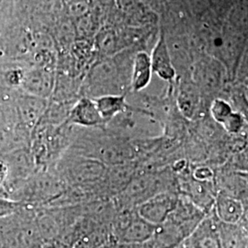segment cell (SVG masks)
<instances>
[{
	"label": "cell",
	"instance_id": "obj_1",
	"mask_svg": "<svg viewBox=\"0 0 248 248\" xmlns=\"http://www.w3.org/2000/svg\"><path fill=\"white\" fill-rule=\"evenodd\" d=\"M71 153L98 160L107 167L133 163L137 152L133 142L112 133L106 127H74L70 147Z\"/></svg>",
	"mask_w": 248,
	"mask_h": 248
},
{
	"label": "cell",
	"instance_id": "obj_2",
	"mask_svg": "<svg viewBox=\"0 0 248 248\" xmlns=\"http://www.w3.org/2000/svg\"><path fill=\"white\" fill-rule=\"evenodd\" d=\"M71 187L95 192L99 199V186L108 167L100 161L66 151L53 168Z\"/></svg>",
	"mask_w": 248,
	"mask_h": 248
},
{
	"label": "cell",
	"instance_id": "obj_3",
	"mask_svg": "<svg viewBox=\"0 0 248 248\" xmlns=\"http://www.w3.org/2000/svg\"><path fill=\"white\" fill-rule=\"evenodd\" d=\"M156 225L144 220L137 209H118L111 229L117 243L144 245L152 238Z\"/></svg>",
	"mask_w": 248,
	"mask_h": 248
},
{
	"label": "cell",
	"instance_id": "obj_4",
	"mask_svg": "<svg viewBox=\"0 0 248 248\" xmlns=\"http://www.w3.org/2000/svg\"><path fill=\"white\" fill-rule=\"evenodd\" d=\"M196 228L169 217L156 225L152 238L144 245L146 248H177L186 242Z\"/></svg>",
	"mask_w": 248,
	"mask_h": 248
},
{
	"label": "cell",
	"instance_id": "obj_5",
	"mask_svg": "<svg viewBox=\"0 0 248 248\" xmlns=\"http://www.w3.org/2000/svg\"><path fill=\"white\" fill-rule=\"evenodd\" d=\"M178 196L177 192H162L141 204L137 212L144 220L158 225L165 222L174 211Z\"/></svg>",
	"mask_w": 248,
	"mask_h": 248
},
{
	"label": "cell",
	"instance_id": "obj_6",
	"mask_svg": "<svg viewBox=\"0 0 248 248\" xmlns=\"http://www.w3.org/2000/svg\"><path fill=\"white\" fill-rule=\"evenodd\" d=\"M66 124L80 128H99L106 123L98 110L94 98L83 97L72 106Z\"/></svg>",
	"mask_w": 248,
	"mask_h": 248
},
{
	"label": "cell",
	"instance_id": "obj_7",
	"mask_svg": "<svg viewBox=\"0 0 248 248\" xmlns=\"http://www.w3.org/2000/svg\"><path fill=\"white\" fill-rule=\"evenodd\" d=\"M186 242L190 248H221L219 220L215 214H207Z\"/></svg>",
	"mask_w": 248,
	"mask_h": 248
},
{
	"label": "cell",
	"instance_id": "obj_8",
	"mask_svg": "<svg viewBox=\"0 0 248 248\" xmlns=\"http://www.w3.org/2000/svg\"><path fill=\"white\" fill-rule=\"evenodd\" d=\"M180 190L191 202L202 209L206 213L214 206L216 197H213L211 181H200L194 177H185L180 181Z\"/></svg>",
	"mask_w": 248,
	"mask_h": 248
},
{
	"label": "cell",
	"instance_id": "obj_9",
	"mask_svg": "<svg viewBox=\"0 0 248 248\" xmlns=\"http://www.w3.org/2000/svg\"><path fill=\"white\" fill-rule=\"evenodd\" d=\"M213 212L220 222L224 223H239L246 213L242 202L224 192L216 196Z\"/></svg>",
	"mask_w": 248,
	"mask_h": 248
},
{
	"label": "cell",
	"instance_id": "obj_10",
	"mask_svg": "<svg viewBox=\"0 0 248 248\" xmlns=\"http://www.w3.org/2000/svg\"><path fill=\"white\" fill-rule=\"evenodd\" d=\"M153 72L161 79L171 81L176 76V70L172 63L169 47L164 32L161 31L159 39L151 53Z\"/></svg>",
	"mask_w": 248,
	"mask_h": 248
},
{
	"label": "cell",
	"instance_id": "obj_11",
	"mask_svg": "<svg viewBox=\"0 0 248 248\" xmlns=\"http://www.w3.org/2000/svg\"><path fill=\"white\" fill-rule=\"evenodd\" d=\"M154 74L151 55L145 52L137 53L133 59L131 78V90L138 93L147 88Z\"/></svg>",
	"mask_w": 248,
	"mask_h": 248
},
{
	"label": "cell",
	"instance_id": "obj_12",
	"mask_svg": "<svg viewBox=\"0 0 248 248\" xmlns=\"http://www.w3.org/2000/svg\"><path fill=\"white\" fill-rule=\"evenodd\" d=\"M221 248H248V233L240 223L219 221Z\"/></svg>",
	"mask_w": 248,
	"mask_h": 248
},
{
	"label": "cell",
	"instance_id": "obj_13",
	"mask_svg": "<svg viewBox=\"0 0 248 248\" xmlns=\"http://www.w3.org/2000/svg\"><path fill=\"white\" fill-rule=\"evenodd\" d=\"M105 123L108 124L130 107L126 95H104L94 98Z\"/></svg>",
	"mask_w": 248,
	"mask_h": 248
},
{
	"label": "cell",
	"instance_id": "obj_14",
	"mask_svg": "<svg viewBox=\"0 0 248 248\" xmlns=\"http://www.w3.org/2000/svg\"><path fill=\"white\" fill-rule=\"evenodd\" d=\"M22 87L31 96L46 98L52 90L53 82L49 74L42 71H31L25 74Z\"/></svg>",
	"mask_w": 248,
	"mask_h": 248
},
{
	"label": "cell",
	"instance_id": "obj_15",
	"mask_svg": "<svg viewBox=\"0 0 248 248\" xmlns=\"http://www.w3.org/2000/svg\"><path fill=\"white\" fill-rule=\"evenodd\" d=\"M232 112L230 104L221 98L214 99L211 105V115L218 124H223Z\"/></svg>",
	"mask_w": 248,
	"mask_h": 248
},
{
	"label": "cell",
	"instance_id": "obj_16",
	"mask_svg": "<svg viewBox=\"0 0 248 248\" xmlns=\"http://www.w3.org/2000/svg\"><path fill=\"white\" fill-rule=\"evenodd\" d=\"M222 125L228 133H238L243 128L244 120L239 113L233 111Z\"/></svg>",
	"mask_w": 248,
	"mask_h": 248
},
{
	"label": "cell",
	"instance_id": "obj_17",
	"mask_svg": "<svg viewBox=\"0 0 248 248\" xmlns=\"http://www.w3.org/2000/svg\"><path fill=\"white\" fill-rule=\"evenodd\" d=\"M192 177L200 181H211L213 177V172L207 167H199L192 172Z\"/></svg>",
	"mask_w": 248,
	"mask_h": 248
},
{
	"label": "cell",
	"instance_id": "obj_18",
	"mask_svg": "<svg viewBox=\"0 0 248 248\" xmlns=\"http://www.w3.org/2000/svg\"><path fill=\"white\" fill-rule=\"evenodd\" d=\"M239 165L241 171L244 173H248V147L241 153L239 156Z\"/></svg>",
	"mask_w": 248,
	"mask_h": 248
},
{
	"label": "cell",
	"instance_id": "obj_19",
	"mask_svg": "<svg viewBox=\"0 0 248 248\" xmlns=\"http://www.w3.org/2000/svg\"><path fill=\"white\" fill-rule=\"evenodd\" d=\"M115 248H146L145 245H136V244H120L117 243Z\"/></svg>",
	"mask_w": 248,
	"mask_h": 248
},
{
	"label": "cell",
	"instance_id": "obj_20",
	"mask_svg": "<svg viewBox=\"0 0 248 248\" xmlns=\"http://www.w3.org/2000/svg\"><path fill=\"white\" fill-rule=\"evenodd\" d=\"M239 223L243 226V228L247 231V232L248 233V212H247V211H246L243 220Z\"/></svg>",
	"mask_w": 248,
	"mask_h": 248
},
{
	"label": "cell",
	"instance_id": "obj_21",
	"mask_svg": "<svg viewBox=\"0 0 248 248\" xmlns=\"http://www.w3.org/2000/svg\"><path fill=\"white\" fill-rule=\"evenodd\" d=\"M116 245H117V243H111V244H108V245H106L100 248H115Z\"/></svg>",
	"mask_w": 248,
	"mask_h": 248
},
{
	"label": "cell",
	"instance_id": "obj_22",
	"mask_svg": "<svg viewBox=\"0 0 248 248\" xmlns=\"http://www.w3.org/2000/svg\"><path fill=\"white\" fill-rule=\"evenodd\" d=\"M240 176H242V177H244L246 180H247V182L248 183V173H244V172H240Z\"/></svg>",
	"mask_w": 248,
	"mask_h": 248
},
{
	"label": "cell",
	"instance_id": "obj_23",
	"mask_svg": "<svg viewBox=\"0 0 248 248\" xmlns=\"http://www.w3.org/2000/svg\"><path fill=\"white\" fill-rule=\"evenodd\" d=\"M177 248H189V246L186 244V242H185V243H183L180 247H178Z\"/></svg>",
	"mask_w": 248,
	"mask_h": 248
},
{
	"label": "cell",
	"instance_id": "obj_24",
	"mask_svg": "<svg viewBox=\"0 0 248 248\" xmlns=\"http://www.w3.org/2000/svg\"></svg>",
	"mask_w": 248,
	"mask_h": 248
}]
</instances>
